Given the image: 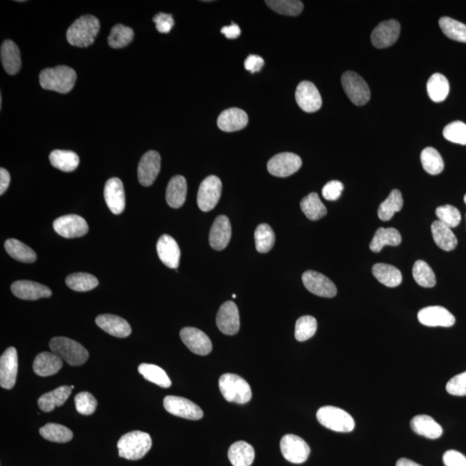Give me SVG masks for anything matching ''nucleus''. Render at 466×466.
Returning <instances> with one entry per match:
<instances>
[{"label":"nucleus","instance_id":"64","mask_svg":"<svg viewBox=\"0 0 466 466\" xmlns=\"http://www.w3.org/2000/svg\"><path fill=\"white\" fill-rule=\"evenodd\" d=\"M465 218H466V216H465Z\"/></svg>","mask_w":466,"mask_h":466},{"label":"nucleus","instance_id":"35","mask_svg":"<svg viewBox=\"0 0 466 466\" xmlns=\"http://www.w3.org/2000/svg\"><path fill=\"white\" fill-rule=\"evenodd\" d=\"M401 243L400 232L395 228H383L377 230L373 241L370 244V251L380 252L386 245L397 246Z\"/></svg>","mask_w":466,"mask_h":466},{"label":"nucleus","instance_id":"28","mask_svg":"<svg viewBox=\"0 0 466 466\" xmlns=\"http://www.w3.org/2000/svg\"><path fill=\"white\" fill-rule=\"evenodd\" d=\"M411 428L414 433L430 440H437L443 434L441 425L425 414L417 415L412 419Z\"/></svg>","mask_w":466,"mask_h":466},{"label":"nucleus","instance_id":"53","mask_svg":"<svg viewBox=\"0 0 466 466\" xmlns=\"http://www.w3.org/2000/svg\"><path fill=\"white\" fill-rule=\"evenodd\" d=\"M74 404L78 413L90 415L94 413L97 408V400L89 392H80L74 397Z\"/></svg>","mask_w":466,"mask_h":466},{"label":"nucleus","instance_id":"34","mask_svg":"<svg viewBox=\"0 0 466 466\" xmlns=\"http://www.w3.org/2000/svg\"><path fill=\"white\" fill-rule=\"evenodd\" d=\"M373 273L381 285L388 288H396L403 282V276L396 267L386 263H377L373 268Z\"/></svg>","mask_w":466,"mask_h":466},{"label":"nucleus","instance_id":"36","mask_svg":"<svg viewBox=\"0 0 466 466\" xmlns=\"http://www.w3.org/2000/svg\"><path fill=\"white\" fill-rule=\"evenodd\" d=\"M49 161L53 167L63 172L76 170L80 164V158L70 151H53L49 155Z\"/></svg>","mask_w":466,"mask_h":466},{"label":"nucleus","instance_id":"3","mask_svg":"<svg viewBox=\"0 0 466 466\" xmlns=\"http://www.w3.org/2000/svg\"><path fill=\"white\" fill-rule=\"evenodd\" d=\"M151 445L150 434L144 432L133 431L120 438L118 442V450L120 457L128 461H138L148 454Z\"/></svg>","mask_w":466,"mask_h":466},{"label":"nucleus","instance_id":"51","mask_svg":"<svg viewBox=\"0 0 466 466\" xmlns=\"http://www.w3.org/2000/svg\"><path fill=\"white\" fill-rule=\"evenodd\" d=\"M443 136L452 143L466 145V124L462 121H454L444 128Z\"/></svg>","mask_w":466,"mask_h":466},{"label":"nucleus","instance_id":"55","mask_svg":"<svg viewBox=\"0 0 466 466\" xmlns=\"http://www.w3.org/2000/svg\"><path fill=\"white\" fill-rule=\"evenodd\" d=\"M344 190V185L342 182L339 181H331L327 182L325 187L322 189L323 197L326 201H337L340 197L341 194Z\"/></svg>","mask_w":466,"mask_h":466},{"label":"nucleus","instance_id":"18","mask_svg":"<svg viewBox=\"0 0 466 466\" xmlns=\"http://www.w3.org/2000/svg\"><path fill=\"white\" fill-rule=\"evenodd\" d=\"M216 323L226 335H235L241 329V319L237 305L233 302L223 303L217 313Z\"/></svg>","mask_w":466,"mask_h":466},{"label":"nucleus","instance_id":"2","mask_svg":"<svg viewBox=\"0 0 466 466\" xmlns=\"http://www.w3.org/2000/svg\"><path fill=\"white\" fill-rule=\"evenodd\" d=\"M100 23L96 16H82L67 30V39L71 45L85 48L93 45L99 33Z\"/></svg>","mask_w":466,"mask_h":466},{"label":"nucleus","instance_id":"1","mask_svg":"<svg viewBox=\"0 0 466 466\" xmlns=\"http://www.w3.org/2000/svg\"><path fill=\"white\" fill-rule=\"evenodd\" d=\"M76 78V71L62 65L43 69L40 73L39 82L43 89L67 93L74 89Z\"/></svg>","mask_w":466,"mask_h":466},{"label":"nucleus","instance_id":"17","mask_svg":"<svg viewBox=\"0 0 466 466\" xmlns=\"http://www.w3.org/2000/svg\"><path fill=\"white\" fill-rule=\"evenodd\" d=\"M161 170V157L158 152L150 151L142 157L137 168L140 184L148 187L154 184Z\"/></svg>","mask_w":466,"mask_h":466},{"label":"nucleus","instance_id":"20","mask_svg":"<svg viewBox=\"0 0 466 466\" xmlns=\"http://www.w3.org/2000/svg\"><path fill=\"white\" fill-rule=\"evenodd\" d=\"M418 320L427 326L450 327L454 325L456 319L447 309L441 306L424 307L419 311Z\"/></svg>","mask_w":466,"mask_h":466},{"label":"nucleus","instance_id":"59","mask_svg":"<svg viewBox=\"0 0 466 466\" xmlns=\"http://www.w3.org/2000/svg\"><path fill=\"white\" fill-rule=\"evenodd\" d=\"M221 33L226 38L235 39L241 35V30L238 25L233 23L232 25L223 27Z\"/></svg>","mask_w":466,"mask_h":466},{"label":"nucleus","instance_id":"50","mask_svg":"<svg viewBox=\"0 0 466 466\" xmlns=\"http://www.w3.org/2000/svg\"><path fill=\"white\" fill-rule=\"evenodd\" d=\"M317 331V320L315 317L305 315L296 322V339L300 342L311 339Z\"/></svg>","mask_w":466,"mask_h":466},{"label":"nucleus","instance_id":"21","mask_svg":"<svg viewBox=\"0 0 466 466\" xmlns=\"http://www.w3.org/2000/svg\"><path fill=\"white\" fill-rule=\"evenodd\" d=\"M104 197L108 208L113 214H122L126 208V195L120 179L114 177L107 181Z\"/></svg>","mask_w":466,"mask_h":466},{"label":"nucleus","instance_id":"43","mask_svg":"<svg viewBox=\"0 0 466 466\" xmlns=\"http://www.w3.org/2000/svg\"><path fill=\"white\" fill-rule=\"evenodd\" d=\"M138 373L143 376L145 379L158 385L162 388H170L171 381L170 377L161 367L151 364H142L138 366Z\"/></svg>","mask_w":466,"mask_h":466},{"label":"nucleus","instance_id":"22","mask_svg":"<svg viewBox=\"0 0 466 466\" xmlns=\"http://www.w3.org/2000/svg\"><path fill=\"white\" fill-rule=\"evenodd\" d=\"M11 289L16 297L26 300L49 298L52 296V291L48 287L28 280L13 282Z\"/></svg>","mask_w":466,"mask_h":466},{"label":"nucleus","instance_id":"47","mask_svg":"<svg viewBox=\"0 0 466 466\" xmlns=\"http://www.w3.org/2000/svg\"><path fill=\"white\" fill-rule=\"evenodd\" d=\"M275 233L268 224H261L255 231V243L256 251L267 253L275 245Z\"/></svg>","mask_w":466,"mask_h":466},{"label":"nucleus","instance_id":"19","mask_svg":"<svg viewBox=\"0 0 466 466\" xmlns=\"http://www.w3.org/2000/svg\"><path fill=\"white\" fill-rule=\"evenodd\" d=\"M401 25L397 20L391 19L379 23L371 34V43L377 49L388 48L397 41Z\"/></svg>","mask_w":466,"mask_h":466},{"label":"nucleus","instance_id":"33","mask_svg":"<svg viewBox=\"0 0 466 466\" xmlns=\"http://www.w3.org/2000/svg\"><path fill=\"white\" fill-rule=\"evenodd\" d=\"M434 241L441 249L445 252H451L458 245V239L451 228L440 221H435L431 226Z\"/></svg>","mask_w":466,"mask_h":466},{"label":"nucleus","instance_id":"46","mask_svg":"<svg viewBox=\"0 0 466 466\" xmlns=\"http://www.w3.org/2000/svg\"><path fill=\"white\" fill-rule=\"evenodd\" d=\"M413 276L415 282L423 288H433L436 285V278L434 270L424 262L423 260H418L413 267Z\"/></svg>","mask_w":466,"mask_h":466},{"label":"nucleus","instance_id":"31","mask_svg":"<svg viewBox=\"0 0 466 466\" xmlns=\"http://www.w3.org/2000/svg\"><path fill=\"white\" fill-rule=\"evenodd\" d=\"M71 390H72L71 387L64 385V386L56 388L55 390L43 395L37 401L40 410L45 412V413H49V412L55 410V408L63 406L69 399Z\"/></svg>","mask_w":466,"mask_h":466},{"label":"nucleus","instance_id":"13","mask_svg":"<svg viewBox=\"0 0 466 466\" xmlns=\"http://www.w3.org/2000/svg\"><path fill=\"white\" fill-rule=\"evenodd\" d=\"M302 282L306 289L313 295L325 298H333L337 295L335 285L326 276L309 270L302 275Z\"/></svg>","mask_w":466,"mask_h":466},{"label":"nucleus","instance_id":"25","mask_svg":"<svg viewBox=\"0 0 466 466\" xmlns=\"http://www.w3.org/2000/svg\"><path fill=\"white\" fill-rule=\"evenodd\" d=\"M248 115L239 108H230L219 115L217 124L223 131L233 133L241 131L248 124Z\"/></svg>","mask_w":466,"mask_h":466},{"label":"nucleus","instance_id":"29","mask_svg":"<svg viewBox=\"0 0 466 466\" xmlns=\"http://www.w3.org/2000/svg\"><path fill=\"white\" fill-rule=\"evenodd\" d=\"M187 181L182 175H175L168 182L166 191V201L172 208H181L187 197Z\"/></svg>","mask_w":466,"mask_h":466},{"label":"nucleus","instance_id":"8","mask_svg":"<svg viewBox=\"0 0 466 466\" xmlns=\"http://www.w3.org/2000/svg\"><path fill=\"white\" fill-rule=\"evenodd\" d=\"M222 192V182L216 175H210L201 182L197 195V204L202 212L212 210L218 204Z\"/></svg>","mask_w":466,"mask_h":466},{"label":"nucleus","instance_id":"49","mask_svg":"<svg viewBox=\"0 0 466 466\" xmlns=\"http://www.w3.org/2000/svg\"><path fill=\"white\" fill-rule=\"evenodd\" d=\"M265 4L279 14L286 16H298L302 12L304 5L298 0H268Z\"/></svg>","mask_w":466,"mask_h":466},{"label":"nucleus","instance_id":"11","mask_svg":"<svg viewBox=\"0 0 466 466\" xmlns=\"http://www.w3.org/2000/svg\"><path fill=\"white\" fill-rule=\"evenodd\" d=\"M302 161L299 155L285 152L274 155L269 161L267 168L270 174L276 177H288L296 173L302 167Z\"/></svg>","mask_w":466,"mask_h":466},{"label":"nucleus","instance_id":"12","mask_svg":"<svg viewBox=\"0 0 466 466\" xmlns=\"http://www.w3.org/2000/svg\"><path fill=\"white\" fill-rule=\"evenodd\" d=\"M56 233L66 238L82 237L89 232V225L79 215L69 214L56 219L53 223Z\"/></svg>","mask_w":466,"mask_h":466},{"label":"nucleus","instance_id":"4","mask_svg":"<svg viewBox=\"0 0 466 466\" xmlns=\"http://www.w3.org/2000/svg\"><path fill=\"white\" fill-rule=\"evenodd\" d=\"M49 348L53 353L72 366H82L89 359V354L86 348L69 337H53Z\"/></svg>","mask_w":466,"mask_h":466},{"label":"nucleus","instance_id":"14","mask_svg":"<svg viewBox=\"0 0 466 466\" xmlns=\"http://www.w3.org/2000/svg\"><path fill=\"white\" fill-rule=\"evenodd\" d=\"M19 359L16 348L9 347L0 359V385L6 390L15 386L18 376Z\"/></svg>","mask_w":466,"mask_h":466},{"label":"nucleus","instance_id":"32","mask_svg":"<svg viewBox=\"0 0 466 466\" xmlns=\"http://www.w3.org/2000/svg\"><path fill=\"white\" fill-rule=\"evenodd\" d=\"M1 62L6 73L16 74L21 67V57L18 45L12 40H5L1 46Z\"/></svg>","mask_w":466,"mask_h":466},{"label":"nucleus","instance_id":"45","mask_svg":"<svg viewBox=\"0 0 466 466\" xmlns=\"http://www.w3.org/2000/svg\"><path fill=\"white\" fill-rule=\"evenodd\" d=\"M440 27L445 36L454 41L466 43V25L457 20L443 16L440 19Z\"/></svg>","mask_w":466,"mask_h":466},{"label":"nucleus","instance_id":"9","mask_svg":"<svg viewBox=\"0 0 466 466\" xmlns=\"http://www.w3.org/2000/svg\"><path fill=\"white\" fill-rule=\"evenodd\" d=\"M280 447L283 457L293 464H302L309 457V445L295 434L285 435L280 442Z\"/></svg>","mask_w":466,"mask_h":466},{"label":"nucleus","instance_id":"10","mask_svg":"<svg viewBox=\"0 0 466 466\" xmlns=\"http://www.w3.org/2000/svg\"><path fill=\"white\" fill-rule=\"evenodd\" d=\"M164 406L168 413L188 420H200L204 414L198 405L184 397L168 396L164 398Z\"/></svg>","mask_w":466,"mask_h":466},{"label":"nucleus","instance_id":"52","mask_svg":"<svg viewBox=\"0 0 466 466\" xmlns=\"http://www.w3.org/2000/svg\"><path fill=\"white\" fill-rule=\"evenodd\" d=\"M438 221L443 223L449 228H457L461 221V212L452 205H445L436 209Z\"/></svg>","mask_w":466,"mask_h":466},{"label":"nucleus","instance_id":"26","mask_svg":"<svg viewBox=\"0 0 466 466\" xmlns=\"http://www.w3.org/2000/svg\"><path fill=\"white\" fill-rule=\"evenodd\" d=\"M97 326L111 336L126 337L131 333L130 324L121 317L113 315H101L96 320Z\"/></svg>","mask_w":466,"mask_h":466},{"label":"nucleus","instance_id":"56","mask_svg":"<svg viewBox=\"0 0 466 466\" xmlns=\"http://www.w3.org/2000/svg\"><path fill=\"white\" fill-rule=\"evenodd\" d=\"M157 30L160 33L170 32L175 25L173 16L166 13L160 12L155 15L153 19Z\"/></svg>","mask_w":466,"mask_h":466},{"label":"nucleus","instance_id":"5","mask_svg":"<svg viewBox=\"0 0 466 466\" xmlns=\"http://www.w3.org/2000/svg\"><path fill=\"white\" fill-rule=\"evenodd\" d=\"M219 390L226 401L230 403L245 404L252 399V388L245 379L238 375H222L219 381Z\"/></svg>","mask_w":466,"mask_h":466},{"label":"nucleus","instance_id":"7","mask_svg":"<svg viewBox=\"0 0 466 466\" xmlns=\"http://www.w3.org/2000/svg\"><path fill=\"white\" fill-rule=\"evenodd\" d=\"M343 89L350 100L356 106H364L369 102L370 90L366 80L353 71H347L341 79Z\"/></svg>","mask_w":466,"mask_h":466},{"label":"nucleus","instance_id":"54","mask_svg":"<svg viewBox=\"0 0 466 466\" xmlns=\"http://www.w3.org/2000/svg\"><path fill=\"white\" fill-rule=\"evenodd\" d=\"M447 391L456 397L466 396V371L452 378L447 384Z\"/></svg>","mask_w":466,"mask_h":466},{"label":"nucleus","instance_id":"48","mask_svg":"<svg viewBox=\"0 0 466 466\" xmlns=\"http://www.w3.org/2000/svg\"><path fill=\"white\" fill-rule=\"evenodd\" d=\"M134 38L133 30L123 25H117L111 30L108 43L113 49H121L127 46Z\"/></svg>","mask_w":466,"mask_h":466},{"label":"nucleus","instance_id":"57","mask_svg":"<svg viewBox=\"0 0 466 466\" xmlns=\"http://www.w3.org/2000/svg\"><path fill=\"white\" fill-rule=\"evenodd\" d=\"M443 462L445 466H466V457L458 451L449 450L443 455Z\"/></svg>","mask_w":466,"mask_h":466},{"label":"nucleus","instance_id":"39","mask_svg":"<svg viewBox=\"0 0 466 466\" xmlns=\"http://www.w3.org/2000/svg\"><path fill=\"white\" fill-rule=\"evenodd\" d=\"M300 208L310 221H319L327 214L325 205L320 201L318 194L311 192L300 201Z\"/></svg>","mask_w":466,"mask_h":466},{"label":"nucleus","instance_id":"23","mask_svg":"<svg viewBox=\"0 0 466 466\" xmlns=\"http://www.w3.org/2000/svg\"><path fill=\"white\" fill-rule=\"evenodd\" d=\"M232 238V226L229 219L225 215L216 218L214 225H212L209 243L211 247L216 251H222L228 247Z\"/></svg>","mask_w":466,"mask_h":466},{"label":"nucleus","instance_id":"44","mask_svg":"<svg viewBox=\"0 0 466 466\" xmlns=\"http://www.w3.org/2000/svg\"><path fill=\"white\" fill-rule=\"evenodd\" d=\"M66 285L69 289L77 292H86L96 289L99 281L96 276L89 273H74L66 278Z\"/></svg>","mask_w":466,"mask_h":466},{"label":"nucleus","instance_id":"41","mask_svg":"<svg viewBox=\"0 0 466 466\" xmlns=\"http://www.w3.org/2000/svg\"><path fill=\"white\" fill-rule=\"evenodd\" d=\"M422 167L427 173L437 175L444 170V161L436 148L428 147L421 154Z\"/></svg>","mask_w":466,"mask_h":466},{"label":"nucleus","instance_id":"58","mask_svg":"<svg viewBox=\"0 0 466 466\" xmlns=\"http://www.w3.org/2000/svg\"><path fill=\"white\" fill-rule=\"evenodd\" d=\"M265 65V60L261 56L251 55L245 60V69L251 73L259 72Z\"/></svg>","mask_w":466,"mask_h":466},{"label":"nucleus","instance_id":"63","mask_svg":"<svg viewBox=\"0 0 466 466\" xmlns=\"http://www.w3.org/2000/svg\"><path fill=\"white\" fill-rule=\"evenodd\" d=\"M232 297H233V298L235 299V298H236V295H233Z\"/></svg>","mask_w":466,"mask_h":466},{"label":"nucleus","instance_id":"30","mask_svg":"<svg viewBox=\"0 0 466 466\" xmlns=\"http://www.w3.org/2000/svg\"><path fill=\"white\" fill-rule=\"evenodd\" d=\"M228 458L233 466H251L255 458L252 445L245 441H237L229 448Z\"/></svg>","mask_w":466,"mask_h":466},{"label":"nucleus","instance_id":"61","mask_svg":"<svg viewBox=\"0 0 466 466\" xmlns=\"http://www.w3.org/2000/svg\"><path fill=\"white\" fill-rule=\"evenodd\" d=\"M397 466H422L408 458H401L397 463Z\"/></svg>","mask_w":466,"mask_h":466},{"label":"nucleus","instance_id":"24","mask_svg":"<svg viewBox=\"0 0 466 466\" xmlns=\"http://www.w3.org/2000/svg\"><path fill=\"white\" fill-rule=\"evenodd\" d=\"M157 251L164 265L170 269H177L180 263L181 251L177 241L171 236H162L157 242Z\"/></svg>","mask_w":466,"mask_h":466},{"label":"nucleus","instance_id":"37","mask_svg":"<svg viewBox=\"0 0 466 466\" xmlns=\"http://www.w3.org/2000/svg\"><path fill=\"white\" fill-rule=\"evenodd\" d=\"M428 96L434 102H442L447 99L450 85L447 77L441 74H434L427 83Z\"/></svg>","mask_w":466,"mask_h":466},{"label":"nucleus","instance_id":"60","mask_svg":"<svg viewBox=\"0 0 466 466\" xmlns=\"http://www.w3.org/2000/svg\"><path fill=\"white\" fill-rule=\"evenodd\" d=\"M11 175L4 168H0V195H3L9 188Z\"/></svg>","mask_w":466,"mask_h":466},{"label":"nucleus","instance_id":"15","mask_svg":"<svg viewBox=\"0 0 466 466\" xmlns=\"http://www.w3.org/2000/svg\"><path fill=\"white\" fill-rule=\"evenodd\" d=\"M181 339L192 353L205 356L210 353L212 344L209 337L200 329L195 327H184L180 333Z\"/></svg>","mask_w":466,"mask_h":466},{"label":"nucleus","instance_id":"6","mask_svg":"<svg viewBox=\"0 0 466 466\" xmlns=\"http://www.w3.org/2000/svg\"><path fill=\"white\" fill-rule=\"evenodd\" d=\"M317 420L330 430L337 433H350L355 428V421L352 415L340 408L325 406L317 412Z\"/></svg>","mask_w":466,"mask_h":466},{"label":"nucleus","instance_id":"16","mask_svg":"<svg viewBox=\"0 0 466 466\" xmlns=\"http://www.w3.org/2000/svg\"><path fill=\"white\" fill-rule=\"evenodd\" d=\"M296 100L300 109L306 113H312L319 111L322 106V99L315 84L310 82H302L297 87Z\"/></svg>","mask_w":466,"mask_h":466},{"label":"nucleus","instance_id":"40","mask_svg":"<svg viewBox=\"0 0 466 466\" xmlns=\"http://www.w3.org/2000/svg\"><path fill=\"white\" fill-rule=\"evenodd\" d=\"M6 252L12 258L23 263H34L36 260V252L28 245L15 238H10L5 243Z\"/></svg>","mask_w":466,"mask_h":466},{"label":"nucleus","instance_id":"42","mask_svg":"<svg viewBox=\"0 0 466 466\" xmlns=\"http://www.w3.org/2000/svg\"><path fill=\"white\" fill-rule=\"evenodd\" d=\"M40 434L45 440L56 443H67L72 440L74 437L73 432L63 425L56 423H48L40 428Z\"/></svg>","mask_w":466,"mask_h":466},{"label":"nucleus","instance_id":"27","mask_svg":"<svg viewBox=\"0 0 466 466\" xmlns=\"http://www.w3.org/2000/svg\"><path fill=\"white\" fill-rule=\"evenodd\" d=\"M63 366V359L56 354L45 352L36 357L33 370L40 377H49L59 373Z\"/></svg>","mask_w":466,"mask_h":466},{"label":"nucleus","instance_id":"38","mask_svg":"<svg viewBox=\"0 0 466 466\" xmlns=\"http://www.w3.org/2000/svg\"><path fill=\"white\" fill-rule=\"evenodd\" d=\"M403 207V199L401 192L397 189L391 191L386 200L381 203L378 208V217L383 221H390L396 212H400Z\"/></svg>","mask_w":466,"mask_h":466},{"label":"nucleus","instance_id":"62","mask_svg":"<svg viewBox=\"0 0 466 466\" xmlns=\"http://www.w3.org/2000/svg\"><path fill=\"white\" fill-rule=\"evenodd\" d=\"M464 201H465V203L466 204V195H465Z\"/></svg>","mask_w":466,"mask_h":466}]
</instances>
